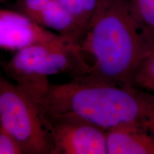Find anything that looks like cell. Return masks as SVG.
<instances>
[{
	"label": "cell",
	"instance_id": "1",
	"mask_svg": "<svg viewBox=\"0 0 154 154\" xmlns=\"http://www.w3.org/2000/svg\"><path fill=\"white\" fill-rule=\"evenodd\" d=\"M38 106L44 116L80 119L106 131L124 126L154 130L153 96L131 85L95 77L50 84Z\"/></svg>",
	"mask_w": 154,
	"mask_h": 154
},
{
	"label": "cell",
	"instance_id": "2",
	"mask_svg": "<svg viewBox=\"0 0 154 154\" xmlns=\"http://www.w3.org/2000/svg\"><path fill=\"white\" fill-rule=\"evenodd\" d=\"M154 37L142 27L128 0H99L79 42L85 76L131 85Z\"/></svg>",
	"mask_w": 154,
	"mask_h": 154
},
{
	"label": "cell",
	"instance_id": "3",
	"mask_svg": "<svg viewBox=\"0 0 154 154\" xmlns=\"http://www.w3.org/2000/svg\"><path fill=\"white\" fill-rule=\"evenodd\" d=\"M8 78L38 103L47 91L53 75L85 76L87 66L79 42L62 36L52 43L37 44L19 50L4 66Z\"/></svg>",
	"mask_w": 154,
	"mask_h": 154
},
{
	"label": "cell",
	"instance_id": "4",
	"mask_svg": "<svg viewBox=\"0 0 154 154\" xmlns=\"http://www.w3.org/2000/svg\"><path fill=\"white\" fill-rule=\"evenodd\" d=\"M0 127L16 138L25 154H52L38 103L3 76L0 78Z\"/></svg>",
	"mask_w": 154,
	"mask_h": 154
},
{
	"label": "cell",
	"instance_id": "5",
	"mask_svg": "<svg viewBox=\"0 0 154 154\" xmlns=\"http://www.w3.org/2000/svg\"><path fill=\"white\" fill-rule=\"evenodd\" d=\"M42 117L52 143V154H108L106 131L74 117Z\"/></svg>",
	"mask_w": 154,
	"mask_h": 154
},
{
	"label": "cell",
	"instance_id": "6",
	"mask_svg": "<svg viewBox=\"0 0 154 154\" xmlns=\"http://www.w3.org/2000/svg\"><path fill=\"white\" fill-rule=\"evenodd\" d=\"M62 36L16 9L0 10V47L4 50L17 52L31 46L52 43Z\"/></svg>",
	"mask_w": 154,
	"mask_h": 154
},
{
	"label": "cell",
	"instance_id": "7",
	"mask_svg": "<svg viewBox=\"0 0 154 154\" xmlns=\"http://www.w3.org/2000/svg\"><path fill=\"white\" fill-rule=\"evenodd\" d=\"M14 9L44 28L79 42L84 35L58 0H17Z\"/></svg>",
	"mask_w": 154,
	"mask_h": 154
},
{
	"label": "cell",
	"instance_id": "8",
	"mask_svg": "<svg viewBox=\"0 0 154 154\" xmlns=\"http://www.w3.org/2000/svg\"><path fill=\"white\" fill-rule=\"evenodd\" d=\"M108 154H154V130L124 126L106 131Z\"/></svg>",
	"mask_w": 154,
	"mask_h": 154
},
{
	"label": "cell",
	"instance_id": "9",
	"mask_svg": "<svg viewBox=\"0 0 154 154\" xmlns=\"http://www.w3.org/2000/svg\"><path fill=\"white\" fill-rule=\"evenodd\" d=\"M131 86L154 98V42L138 63L133 74Z\"/></svg>",
	"mask_w": 154,
	"mask_h": 154
},
{
	"label": "cell",
	"instance_id": "10",
	"mask_svg": "<svg viewBox=\"0 0 154 154\" xmlns=\"http://www.w3.org/2000/svg\"><path fill=\"white\" fill-rule=\"evenodd\" d=\"M84 34L99 0H58ZM84 36V35H83ZM83 37V36H82Z\"/></svg>",
	"mask_w": 154,
	"mask_h": 154
},
{
	"label": "cell",
	"instance_id": "11",
	"mask_svg": "<svg viewBox=\"0 0 154 154\" xmlns=\"http://www.w3.org/2000/svg\"><path fill=\"white\" fill-rule=\"evenodd\" d=\"M128 2L138 22L154 37V0H128Z\"/></svg>",
	"mask_w": 154,
	"mask_h": 154
},
{
	"label": "cell",
	"instance_id": "12",
	"mask_svg": "<svg viewBox=\"0 0 154 154\" xmlns=\"http://www.w3.org/2000/svg\"><path fill=\"white\" fill-rule=\"evenodd\" d=\"M0 154H25L22 146L16 138L1 127Z\"/></svg>",
	"mask_w": 154,
	"mask_h": 154
},
{
	"label": "cell",
	"instance_id": "13",
	"mask_svg": "<svg viewBox=\"0 0 154 154\" xmlns=\"http://www.w3.org/2000/svg\"><path fill=\"white\" fill-rule=\"evenodd\" d=\"M6 1H7V0H0V2H1L2 3H3V2H5Z\"/></svg>",
	"mask_w": 154,
	"mask_h": 154
}]
</instances>
